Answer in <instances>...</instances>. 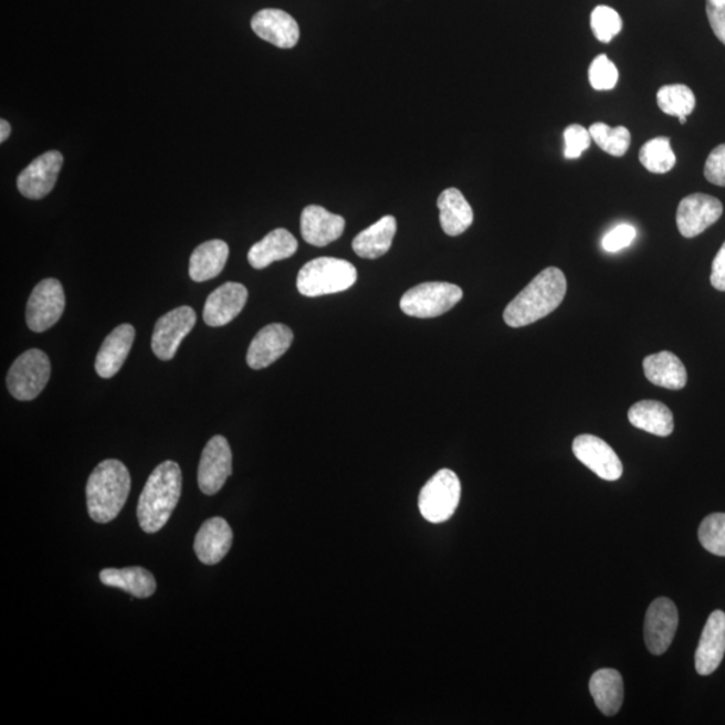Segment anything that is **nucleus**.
<instances>
[{
    "label": "nucleus",
    "instance_id": "1",
    "mask_svg": "<svg viewBox=\"0 0 725 725\" xmlns=\"http://www.w3.org/2000/svg\"><path fill=\"white\" fill-rule=\"evenodd\" d=\"M567 281L558 267H547L512 300L504 311V322L512 328L525 327L553 314L564 303Z\"/></svg>",
    "mask_w": 725,
    "mask_h": 725
},
{
    "label": "nucleus",
    "instance_id": "2",
    "mask_svg": "<svg viewBox=\"0 0 725 725\" xmlns=\"http://www.w3.org/2000/svg\"><path fill=\"white\" fill-rule=\"evenodd\" d=\"M181 471L177 462L156 466L137 504V521L146 534H156L170 521L181 495Z\"/></svg>",
    "mask_w": 725,
    "mask_h": 725
},
{
    "label": "nucleus",
    "instance_id": "3",
    "mask_svg": "<svg viewBox=\"0 0 725 725\" xmlns=\"http://www.w3.org/2000/svg\"><path fill=\"white\" fill-rule=\"evenodd\" d=\"M130 492L128 467L118 460L99 462L86 484L87 512L92 521L111 523L120 515Z\"/></svg>",
    "mask_w": 725,
    "mask_h": 725
},
{
    "label": "nucleus",
    "instance_id": "4",
    "mask_svg": "<svg viewBox=\"0 0 725 725\" xmlns=\"http://www.w3.org/2000/svg\"><path fill=\"white\" fill-rule=\"evenodd\" d=\"M358 280V271L346 260L321 258L306 262L298 272L297 290L305 297L334 295L349 290Z\"/></svg>",
    "mask_w": 725,
    "mask_h": 725
},
{
    "label": "nucleus",
    "instance_id": "5",
    "mask_svg": "<svg viewBox=\"0 0 725 725\" xmlns=\"http://www.w3.org/2000/svg\"><path fill=\"white\" fill-rule=\"evenodd\" d=\"M461 500V483L458 474L442 469L431 477L420 493L421 514L428 522L440 524L452 518Z\"/></svg>",
    "mask_w": 725,
    "mask_h": 725
},
{
    "label": "nucleus",
    "instance_id": "6",
    "mask_svg": "<svg viewBox=\"0 0 725 725\" xmlns=\"http://www.w3.org/2000/svg\"><path fill=\"white\" fill-rule=\"evenodd\" d=\"M464 292L449 283H424L411 287L401 300L403 314L417 318H433L446 314L461 302Z\"/></svg>",
    "mask_w": 725,
    "mask_h": 725
},
{
    "label": "nucleus",
    "instance_id": "7",
    "mask_svg": "<svg viewBox=\"0 0 725 725\" xmlns=\"http://www.w3.org/2000/svg\"><path fill=\"white\" fill-rule=\"evenodd\" d=\"M52 366L41 349H29L10 367L8 387L18 401H33L45 389Z\"/></svg>",
    "mask_w": 725,
    "mask_h": 725
},
{
    "label": "nucleus",
    "instance_id": "8",
    "mask_svg": "<svg viewBox=\"0 0 725 725\" xmlns=\"http://www.w3.org/2000/svg\"><path fill=\"white\" fill-rule=\"evenodd\" d=\"M65 292L59 280L41 281L31 292L27 306L28 327L34 333H45L57 324L65 311Z\"/></svg>",
    "mask_w": 725,
    "mask_h": 725
},
{
    "label": "nucleus",
    "instance_id": "9",
    "mask_svg": "<svg viewBox=\"0 0 725 725\" xmlns=\"http://www.w3.org/2000/svg\"><path fill=\"white\" fill-rule=\"evenodd\" d=\"M233 473V453L223 435L206 443L198 467V485L204 495L214 496Z\"/></svg>",
    "mask_w": 725,
    "mask_h": 725
},
{
    "label": "nucleus",
    "instance_id": "10",
    "mask_svg": "<svg viewBox=\"0 0 725 725\" xmlns=\"http://www.w3.org/2000/svg\"><path fill=\"white\" fill-rule=\"evenodd\" d=\"M197 314L191 306H179L156 322L153 335V351L162 361L174 359L180 343L196 327Z\"/></svg>",
    "mask_w": 725,
    "mask_h": 725
},
{
    "label": "nucleus",
    "instance_id": "11",
    "mask_svg": "<svg viewBox=\"0 0 725 725\" xmlns=\"http://www.w3.org/2000/svg\"><path fill=\"white\" fill-rule=\"evenodd\" d=\"M679 628V611L669 598H658L650 603L645 617V642L649 652L661 655L672 645Z\"/></svg>",
    "mask_w": 725,
    "mask_h": 725
},
{
    "label": "nucleus",
    "instance_id": "12",
    "mask_svg": "<svg viewBox=\"0 0 725 725\" xmlns=\"http://www.w3.org/2000/svg\"><path fill=\"white\" fill-rule=\"evenodd\" d=\"M723 204L717 198L706 193H692L680 202L677 209V228L685 239H695L721 220Z\"/></svg>",
    "mask_w": 725,
    "mask_h": 725
},
{
    "label": "nucleus",
    "instance_id": "13",
    "mask_svg": "<svg viewBox=\"0 0 725 725\" xmlns=\"http://www.w3.org/2000/svg\"><path fill=\"white\" fill-rule=\"evenodd\" d=\"M64 156L59 151L45 153L30 162L18 177V190L24 198L42 199L53 191L57 183Z\"/></svg>",
    "mask_w": 725,
    "mask_h": 725
},
{
    "label": "nucleus",
    "instance_id": "14",
    "mask_svg": "<svg viewBox=\"0 0 725 725\" xmlns=\"http://www.w3.org/2000/svg\"><path fill=\"white\" fill-rule=\"evenodd\" d=\"M572 452L582 464L606 481L621 479L623 465L617 453L596 435H578L572 442Z\"/></svg>",
    "mask_w": 725,
    "mask_h": 725
},
{
    "label": "nucleus",
    "instance_id": "15",
    "mask_svg": "<svg viewBox=\"0 0 725 725\" xmlns=\"http://www.w3.org/2000/svg\"><path fill=\"white\" fill-rule=\"evenodd\" d=\"M293 343V330L285 324H269L250 343L246 361L253 370H262L279 360Z\"/></svg>",
    "mask_w": 725,
    "mask_h": 725
},
{
    "label": "nucleus",
    "instance_id": "16",
    "mask_svg": "<svg viewBox=\"0 0 725 725\" xmlns=\"http://www.w3.org/2000/svg\"><path fill=\"white\" fill-rule=\"evenodd\" d=\"M248 290L239 283L217 287L206 300L203 321L210 327H223L239 316L248 302Z\"/></svg>",
    "mask_w": 725,
    "mask_h": 725
},
{
    "label": "nucleus",
    "instance_id": "17",
    "mask_svg": "<svg viewBox=\"0 0 725 725\" xmlns=\"http://www.w3.org/2000/svg\"><path fill=\"white\" fill-rule=\"evenodd\" d=\"M255 34L280 49L295 48L300 40V28L295 18L279 9H264L252 18Z\"/></svg>",
    "mask_w": 725,
    "mask_h": 725
},
{
    "label": "nucleus",
    "instance_id": "18",
    "mask_svg": "<svg viewBox=\"0 0 725 725\" xmlns=\"http://www.w3.org/2000/svg\"><path fill=\"white\" fill-rule=\"evenodd\" d=\"M725 654V612L716 610L706 621L695 655L696 672L710 676L721 666Z\"/></svg>",
    "mask_w": 725,
    "mask_h": 725
},
{
    "label": "nucleus",
    "instance_id": "19",
    "mask_svg": "<svg viewBox=\"0 0 725 725\" xmlns=\"http://www.w3.org/2000/svg\"><path fill=\"white\" fill-rule=\"evenodd\" d=\"M233 546V530L223 517H212L202 524L193 542V549L203 565L214 566Z\"/></svg>",
    "mask_w": 725,
    "mask_h": 725
},
{
    "label": "nucleus",
    "instance_id": "20",
    "mask_svg": "<svg viewBox=\"0 0 725 725\" xmlns=\"http://www.w3.org/2000/svg\"><path fill=\"white\" fill-rule=\"evenodd\" d=\"M300 228L305 242L324 248L340 239L346 229V220L322 206L311 204L303 210Z\"/></svg>",
    "mask_w": 725,
    "mask_h": 725
},
{
    "label": "nucleus",
    "instance_id": "21",
    "mask_svg": "<svg viewBox=\"0 0 725 725\" xmlns=\"http://www.w3.org/2000/svg\"><path fill=\"white\" fill-rule=\"evenodd\" d=\"M135 335L133 325L122 324L105 337L96 356L95 368L98 377L114 378L122 370L124 361L134 346Z\"/></svg>",
    "mask_w": 725,
    "mask_h": 725
},
{
    "label": "nucleus",
    "instance_id": "22",
    "mask_svg": "<svg viewBox=\"0 0 725 725\" xmlns=\"http://www.w3.org/2000/svg\"><path fill=\"white\" fill-rule=\"evenodd\" d=\"M298 242L286 229L271 231L249 250V264L254 269H265L273 262L291 259L297 252Z\"/></svg>",
    "mask_w": 725,
    "mask_h": 725
},
{
    "label": "nucleus",
    "instance_id": "23",
    "mask_svg": "<svg viewBox=\"0 0 725 725\" xmlns=\"http://www.w3.org/2000/svg\"><path fill=\"white\" fill-rule=\"evenodd\" d=\"M643 371L650 383L668 390L684 389L687 382L686 368L676 355L662 351L649 355L642 362Z\"/></svg>",
    "mask_w": 725,
    "mask_h": 725
},
{
    "label": "nucleus",
    "instance_id": "24",
    "mask_svg": "<svg viewBox=\"0 0 725 725\" xmlns=\"http://www.w3.org/2000/svg\"><path fill=\"white\" fill-rule=\"evenodd\" d=\"M397 233V220L392 216L380 218L377 223L355 237L353 249L361 259L377 260L391 249Z\"/></svg>",
    "mask_w": 725,
    "mask_h": 725
},
{
    "label": "nucleus",
    "instance_id": "25",
    "mask_svg": "<svg viewBox=\"0 0 725 725\" xmlns=\"http://www.w3.org/2000/svg\"><path fill=\"white\" fill-rule=\"evenodd\" d=\"M99 580L140 599L153 597L158 587L154 575L143 567L105 568L99 572Z\"/></svg>",
    "mask_w": 725,
    "mask_h": 725
},
{
    "label": "nucleus",
    "instance_id": "26",
    "mask_svg": "<svg viewBox=\"0 0 725 725\" xmlns=\"http://www.w3.org/2000/svg\"><path fill=\"white\" fill-rule=\"evenodd\" d=\"M441 228L445 234L458 237L472 227L474 214L464 193L458 189L442 191L439 202Z\"/></svg>",
    "mask_w": 725,
    "mask_h": 725
},
{
    "label": "nucleus",
    "instance_id": "27",
    "mask_svg": "<svg viewBox=\"0 0 725 725\" xmlns=\"http://www.w3.org/2000/svg\"><path fill=\"white\" fill-rule=\"evenodd\" d=\"M229 245L221 240L202 243L191 254L190 277L196 283H203L221 274L229 259Z\"/></svg>",
    "mask_w": 725,
    "mask_h": 725
},
{
    "label": "nucleus",
    "instance_id": "28",
    "mask_svg": "<svg viewBox=\"0 0 725 725\" xmlns=\"http://www.w3.org/2000/svg\"><path fill=\"white\" fill-rule=\"evenodd\" d=\"M590 693L598 710L606 716H614L623 703V680L616 669H599L590 680Z\"/></svg>",
    "mask_w": 725,
    "mask_h": 725
},
{
    "label": "nucleus",
    "instance_id": "29",
    "mask_svg": "<svg viewBox=\"0 0 725 725\" xmlns=\"http://www.w3.org/2000/svg\"><path fill=\"white\" fill-rule=\"evenodd\" d=\"M629 422L647 433L668 437L673 433L674 421L668 406L658 401H641L631 406Z\"/></svg>",
    "mask_w": 725,
    "mask_h": 725
},
{
    "label": "nucleus",
    "instance_id": "30",
    "mask_svg": "<svg viewBox=\"0 0 725 725\" xmlns=\"http://www.w3.org/2000/svg\"><path fill=\"white\" fill-rule=\"evenodd\" d=\"M640 161L649 172L666 174L676 166V154L673 153L669 137H655L643 144L640 149Z\"/></svg>",
    "mask_w": 725,
    "mask_h": 725
},
{
    "label": "nucleus",
    "instance_id": "31",
    "mask_svg": "<svg viewBox=\"0 0 725 725\" xmlns=\"http://www.w3.org/2000/svg\"><path fill=\"white\" fill-rule=\"evenodd\" d=\"M658 104L664 114L687 117L696 106L695 93L683 84L665 85L658 92Z\"/></svg>",
    "mask_w": 725,
    "mask_h": 725
},
{
    "label": "nucleus",
    "instance_id": "32",
    "mask_svg": "<svg viewBox=\"0 0 725 725\" xmlns=\"http://www.w3.org/2000/svg\"><path fill=\"white\" fill-rule=\"evenodd\" d=\"M593 143L606 154L621 158L628 153L631 141L630 130L624 127L611 128L608 124L596 123L590 127Z\"/></svg>",
    "mask_w": 725,
    "mask_h": 725
},
{
    "label": "nucleus",
    "instance_id": "33",
    "mask_svg": "<svg viewBox=\"0 0 725 725\" xmlns=\"http://www.w3.org/2000/svg\"><path fill=\"white\" fill-rule=\"evenodd\" d=\"M698 540L706 551L725 558V514L706 516L700 524Z\"/></svg>",
    "mask_w": 725,
    "mask_h": 725
},
{
    "label": "nucleus",
    "instance_id": "34",
    "mask_svg": "<svg viewBox=\"0 0 725 725\" xmlns=\"http://www.w3.org/2000/svg\"><path fill=\"white\" fill-rule=\"evenodd\" d=\"M591 30L599 42L609 43L621 33L622 20L620 14L609 6H597L591 12Z\"/></svg>",
    "mask_w": 725,
    "mask_h": 725
},
{
    "label": "nucleus",
    "instance_id": "35",
    "mask_svg": "<svg viewBox=\"0 0 725 725\" xmlns=\"http://www.w3.org/2000/svg\"><path fill=\"white\" fill-rule=\"evenodd\" d=\"M618 77V69L614 62L609 60L608 55L601 54L591 62L589 67L590 84L596 91H611L614 90Z\"/></svg>",
    "mask_w": 725,
    "mask_h": 725
},
{
    "label": "nucleus",
    "instance_id": "36",
    "mask_svg": "<svg viewBox=\"0 0 725 725\" xmlns=\"http://www.w3.org/2000/svg\"><path fill=\"white\" fill-rule=\"evenodd\" d=\"M590 130L579 124H572L565 129V158L579 159L591 146Z\"/></svg>",
    "mask_w": 725,
    "mask_h": 725
},
{
    "label": "nucleus",
    "instance_id": "37",
    "mask_svg": "<svg viewBox=\"0 0 725 725\" xmlns=\"http://www.w3.org/2000/svg\"><path fill=\"white\" fill-rule=\"evenodd\" d=\"M637 230L631 224H620L609 231L608 234L603 237L602 248L606 252L617 253L620 250L631 245V242L635 240Z\"/></svg>",
    "mask_w": 725,
    "mask_h": 725
},
{
    "label": "nucleus",
    "instance_id": "38",
    "mask_svg": "<svg viewBox=\"0 0 725 725\" xmlns=\"http://www.w3.org/2000/svg\"><path fill=\"white\" fill-rule=\"evenodd\" d=\"M704 177L712 185L725 187V144L710 154L705 161Z\"/></svg>",
    "mask_w": 725,
    "mask_h": 725
},
{
    "label": "nucleus",
    "instance_id": "39",
    "mask_svg": "<svg viewBox=\"0 0 725 725\" xmlns=\"http://www.w3.org/2000/svg\"><path fill=\"white\" fill-rule=\"evenodd\" d=\"M706 17L716 39L725 45V0H706Z\"/></svg>",
    "mask_w": 725,
    "mask_h": 725
},
{
    "label": "nucleus",
    "instance_id": "40",
    "mask_svg": "<svg viewBox=\"0 0 725 725\" xmlns=\"http://www.w3.org/2000/svg\"><path fill=\"white\" fill-rule=\"evenodd\" d=\"M711 284L715 290L725 292V242L712 262Z\"/></svg>",
    "mask_w": 725,
    "mask_h": 725
},
{
    "label": "nucleus",
    "instance_id": "41",
    "mask_svg": "<svg viewBox=\"0 0 725 725\" xmlns=\"http://www.w3.org/2000/svg\"><path fill=\"white\" fill-rule=\"evenodd\" d=\"M10 134H11L10 123L6 120L0 122V143H4L6 140H8Z\"/></svg>",
    "mask_w": 725,
    "mask_h": 725
},
{
    "label": "nucleus",
    "instance_id": "42",
    "mask_svg": "<svg viewBox=\"0 0 725 725\" xmlns=\"http://www.w3.org/2000/svg\"><path fill=\"white\" fill-rule=\"evenodd\" d=\"M686 118L687 117H680L679 120H680L681 124H686Z\"/></svg>",
    "mask_w": 725,
    "mask_h": 725
}]
</instances>
